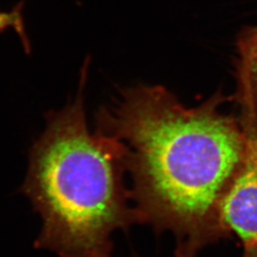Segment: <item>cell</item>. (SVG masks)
Listing matches in <instances>:
<instances>
[{"mask_svg":"<svg viewBox=\"0 0 257 257\" xmlns=\"http://www.w3.org/2000/svg\"><path fill=\"white\" fill-rule=\"evenodd\" d=\"M242 257H257V250L254 249V248L244 249L243 256Z\"/></svg>","mask_w":257,"mask_h":257,"instance_id":"cell-5","label":"cell"},{"mask_svg":"<svg viewBox=\"0 0 257 257\" xmlns=\"http://www.w3.org/2000/svg\"><path fill=\"white\" fill-rule=\"evenodd\" d=\"M236 91L230 100L257 110V25L241 30L236 39Z\"/></svg>","mask_w":257,"mask_h":257,"instance_id":"cell-4","label":"cell"},{"mask_svg":"<svg viewBox=\"0 0 257 257\" xmlns=\"http://www.w3.org/2000/svg\"><path fill=\"white\" fill-rule=\"evenodd\" d=\"M228 101L218 90L187 108L163 86L140 85L120 89L96 114V130L126 146L138 224L172 231L175 257H196L229 239L221 205L245 165L248 143L239 116L221 111Z\"/></svg>","mask_w":257,"mask_h":257,"instance_id":"cell-1","label":"cell"},{"mask_svg":"<svg viewBox=\"0 0 257 257\" xmlns=\"http://www.w3.org/2000/svg\"><path fill=\"white\" fill-rule=\"evenodd\" d=\"M240 109L247 158L221 205V225L228 238L236 236L244 249H257V110L246 105Z\"/></svg>","mask_w":257,"mask_h":257,"instance_id":"cell-3","label":"cell"},{"mask_svg":"<svg viewBox=\"0 0 257 257\" xmlns=\"http://www.w3.org/2000/svg\"><path fill=\"white\" fill-rule=\"evenodd\" d=\"M88 66L89 58L74 101L47 114L20 189L42 219L34 247L59 257H113L112 233L138 224L124 184L125 144L98 130L91 134L87 126Z\"/></svg>","mask_w":257,"mask_h":257,"instance_id":"cell-2","label":"cell"}]
</instances>
